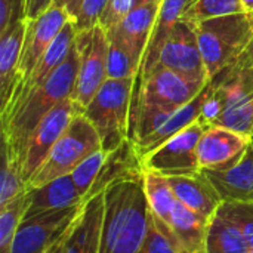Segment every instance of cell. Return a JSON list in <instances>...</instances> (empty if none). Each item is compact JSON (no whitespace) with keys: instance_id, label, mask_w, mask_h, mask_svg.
<instances>
[{"instance_id":"cell-26","label":"cell","mask_w":253,"mask_h":253,"mask_svg":"<svg viewBox=\"0 0 253 253\" xmlns=\"http://www.w3.org/2000/svg\"><path fill=\"white\" fill-rule=\"evenodd\" d=\"M144 187L150 211L165 224L170 225L172 213L178 200L168 178L157 173L144 172Z\"/></svg>"},{"instance_id":"cell-5","label":"cell","mask_w":253,"mask_h":253,"mask_svg":"<svg viewBox=\"0 0 253 253\" xmlns=\"http://www.w3.org/2000/svg\"><path fill=\"white\" fill-rule=\"evenodd\" d=\"M99 150H102V142L93 125L83 113L74 116L44 163L28 182V188L42 187L56 178L71 175L82 162Z\"/></svg>"},{"instance_id":"cell-21","label":"cell","mask_w":253,"mask_h":253,"mask_svg":"<svg viewBox=\"0 0 253 253\" xmlns=\"http://www.w3.org/2000/svg\"><path fill=\"white\" fill-rule=\"evenodd\" d=\"M27 30V21H21L0 36V113L7 107L18 83L19 56Z\"/></svg>"},{"instance_id":"cell-37","label":"cell","mask_w":253,"mask_h":253,"mask_svg":"<svg viewBox=\"0 0 253 253\" xmlns=\"http://www.w3.org/2000/svg\"><path fill=\"white\" fill-rule=\"evenodd\" d=\"M55 0H28L27 1V19L37 18L42 15L47 7L53 4Z\"/></svg>"},{"instance_id":"cell-23","label":"cell","mask_w":253,"mask_h":253,"mask_svg":"<svg viewBox=\"0 0 253 253\" xmlns=\"http://www.w3.org/2000/svg\"><path fill=\"white\" fill-rule=\"evenodd\" d=\"M170 230L185 253H206V236L209 221L176 202Z\"/></svg>"},{"instance_id":"cell-13","label":"cell","mask_w":253,"mask_h":253,"mask_svg":"<svg viewBox=\"0 0 253 253\" xmlns=\"http://www.w3.org/2000/svg\"><path fill=\"white\" fill-rule=\"evenodd\" d=\"M252 139L224 126H206L197 147L202 170H227L237 165Z\"/></svg>"},{"instance_id":"cell-34","label":"cell","mask_w":253,"mask_h":253,"mask_svg":"<svg viewBox=\"0 0 253 253\" xmlns=\"http://www.w3.org/2000/svg\"><path fill=\"white\" fill-rule=\"evenodd\" d=\"M145 1H148V0H110L101 19H99V25L104 30L117 27L136 6H139Z\"/></svg>"},{"instance_id":"cell-15","label":"cell","mask_w":253,"mask_h":253,"mask_svg":"<svg viewBox=\"0 0 253 253\" xmlns=\"http://www.w3.org/2000/svg\"><path fill=\"white\" fill-rule=\"evenodd\" d=\"M76 37H77V30H76V25H74V22L71 19V21H68L65 24L62 31L56 36V39L47 47V50L40 58V61L33 68V71L28 74V77L15 87L13 95H12L7 107L4 108V111L0 113V116H3L7 111H10L12 108H15L31 92H34L37 87H40L44 82H47L50 79V76L55 73V70L70 55V52H71V49H73V46L76 43Z\"/></svg>"},{"instance_id":"cell-1","label":"cell","mask_w":253,"mask_h":253,"mask_svg":"<svg viewBox=\"0 0 253 253\" xmlns=\"http://www.w3.org/2000/svg\"><path fill=\"white\" fill-rule=\"evenodd\" d=\"M79 73V52L74 43L67 59L55 70L47 82L31 92L15 108L0 116L1 144L21 168V159L36 126L59 102L73 96ZM22 173V172H21Z\"/></svg>"},{"instance_id":"cell-6","label":"cell","mask_w":253,"mask_h":253,"mask_svg":"<svg viewBox=\"0 0 253 253\" xmlns=\"http://www.w3.org/2000/svg\"><path fill=\"white\" fill-rule=\"evenodd\" d=\"M209 82L170 68L154 67L135 83L130 117L139 108H153L170 114L199 96Z\"/></svg>"},{"instance_id":"cell-42","label":"cell","mask_w":253,"mask_h":253,"mask_svg":"<svg viewBox=\"0 0 253 253\" xmlns=\"http://www.w3.org/2000/svg\"><path fill=\"white\" fill-rule=\"evenodd\" d=\"M252 147H253V142H252Z\"/></svg>"},{"instance_id":"cell-19","label":"cell","mask_w":253,"mask_h":253,"mask_svg":"<svg viewBox=\"0 0 253 253\" xmlns=\"http://www.w3.org/2000/svg\"><path fill=\"white\" fill-rule=\"evenodd\" d=\"M84 203L80 197L71 175L56 178L42 187L30 188L28 208L24 218L70 209Z\"/></svg>"},{"instance_id":"cell-41","label":"cell","mask_w":253,"mask_h":253,"mask_svg":"<svg viewBox=\"0 0 253 253\" xmlns=\"http://www.w3.org/2000/svg\"><path fill=\"white\" fill-rule=\"evenodd\" d=\"M251 139H252V142H253V129H252V135H251Z\"/></svg>"},{"instance_id":"cell-35","label":"cell","mask_w":253,"mask_h":253,"mask_svg":"<svg viewBox=\"0 0 253 253\" xmlns=\"http://www.w3.org/2000/svg\"><path fill=\"white\" fill-rule=\"evenodd\" d=\"M110 0H83L79 15L73 21L77 31L90 30L99 25V19Z\"/></svg>"},{"instance_id":"cell-12","label":"cell","mask_w":253,"mask_h":253,"mask_svg":"<svg viewBox=\"0 0 253 253\" xmlns=\"http://www.w3.org/2000/svg\"><path fill=\"white\" fill-rule=\"evenodd\" d=\"M104 219V193L84 202L68 230L46 253H99Z\"/></svg>"},{"instance_id":"cell-31","label":"cell","mask_w":253,"mask_h":253,"mask_svg":"<svg viewBox=\"0 0 253 253\" xmlns=\"http://www.w3.org/2000/svg\"><path fill=\"white\" fill-rule=\"evenodd\" d=\"M251 138L253 129V92L230 105L213 123Z\"/></svg>"},{"instance_id":"cell-38","label":"cell","mask_w":253,"mask_h":253,"mask_svg":"<svg viewBox=\"0 0 253 253\" xmlns=\"http://www.w3.org/2000/svg\"><path fill=\"white\" fill-rule=\"evenodd\" d=\"M82 3H83V0H55V1H53V4L62 6V7L68 12V15L71 16L73 21H74L76 16L79 15V10H80V7H82Z\"/></svg>"},{"instance_id":"cell-3","label":"cell","mask_w":253,"mask_h":253,"mask_svg":"<svg viewBox=\"0 0 253 253\" xmlns=\"http://www.w3.org/2000/svg\"><path fill=\"white\" fill-rule=\"evenodd\" d=\"M211 80L222 70L236 64L248 50L253 39V13L208 19L191 25Z\"/></svg>"},{"instance_id":"cell-33","label":"cell","mask_w":253,"mask_h":253,"mask_svg":"<svg viewBox=\"0 0 253 253\" xmlns=\"http://www.w3.org/2000/svg\"><path fill=\"white\" fill-rule=\"evenodd\" d=\"M218 211L240 228L253 253V203L222 202Z\"/></svg>"},{"instance_id":"cell-14","label":"cell","mask_w":253,"mask_h":253,"mask_svg":"<svg viewBox=\"0 0 253 253\" xmlns=\"http://www.w3.org/2000/svg\"><path fill=\"white\" fill-rule=\"evenodd\" d=\"M154 67L170 68L206 82L211 80L199 47L197 36L193 27L182 21L175 25L172 34L163 44Z\"/></svg>"},{"instance_id":"cell-17","label":"cell","mask_w":253,"mask_h":253,"mask_svg":"<svg viewBox=\"0 0 253 253\" xmlns=\"http://www.w3.org/2000/svg\"><path fill=\"white\" fill-rule=\"evenodd\" d=\"M222 202L253 203V147L246 150L237 165L227 170H203Z\"/></svg>"},{"instance_id":"cell-30","label":"cell","mask_w":253,"mask_h":253,"mask_svg":"<svg viewBox=\"0 0 253 253\" xmlns=\"http://www.w3.org/2000/svg\"><path fill=\"white\" fill-rule=\"evenodd\" d=\"M1 176H0V209L7 203L28 191V184L24 181L18 162L10 156L1 144Z\"/></svg>"},{"instance_id":"cell-39","label":"cell","mask_w":253,"mask_h":253,"mask_svg":"<svg viewBox=\"0 0 253 253\" xmlns=\"http://www.w3.org/2000/svg\"><path fill=\"white\" fill-rule=\"evenodd\" d=\"M242 3H243L245 12H251V13H253V0H242Z\"/></svg>"},{"instance_id":"cell-20","label":"cell","mask_w":253,"mask_h":253,"mask_svg":"<svg viewBox=\"0 0 253 253\" xmlns=\"http://www.w3.org/2000/svg\"><path fill=\"white\" fill-rule=\"evenodd\" d=\"M162 1L163 0H148L136 6L117 27H113L117 30V33L125 40L127 47L132 50L133 56L139 62V68H141V62H142L145 49L148 46Z\"/></svg>"},{"instance_id":"cell-29","label":"cell","mask_w":253,"mask_h":253,"mask_svg":"<svg viewBox=\"0 0 253 253\" xmlns=\"http://www.w3.org/2000/svg\"><path fill=\"white\" fill-rule=\"evenodd\" d=\"M138 253H185L178 243L168 224L159 219L150 211V222L145 239Z\"/></svg>"},{"instance_id":"cell-40","label":"cell","mask_w":253,"mask_h":253,"mask_svg":"<svg viewBox=\"0 0 253 253\" xmlns=\"http://www.w3.org/2000/svg\"><path fill=\"white\" fill-rule=\"evenodd\" d=\"M246 55H248V58L251 59V62L253 64V39L252 42H251V44H249V47H248V50H246Z\"/></svg>"},{"instance_id":"cell-7","label":"cell","mask_w":253,"mask_h":253,"mask_svg":"<svg viewBox=\"0 0 253 253\" xmlns=\"http://www.w3.org/2000/svg\"><path fill=\"white\" fill-rule=\"evenodd\" d=\"M205 129L206 125L197 120L151 153L142 156L141 165L144 172L157 173L165 178L200 173L202 168L199 163L197 147Z\"/></svg>"},{"instance_id":"cell-18","label":"cell","mask_w":253,"mask_h":253,"mask_svg":"<svg viewBox=\"0 0 253 253\" xmlns=\"http://www.w3.org/2000/svg\"><path fill=\"white\" fill-rule=\"evenodd\" d=\"M211 87H212V83L209 82L206 84V87L199 93V96H196L191 102L181 107L179 110L173 111L153 133H150L144 139L135 142L133 145H135L138 156L142 157V156L151 153L153 150H156L157 147L165 144L168 139H170L172 136H175L176 133H179L190 125L196 123L197 120H200L203 105L211 93Z\"/></svg>"},{"instance_id":"cell-11","label":"cell","mask_w":253,"mask_h":253,"mask_svg":"<svg viewBox=\"0 0 253 253\" xmlns=\"http://www.w3.org/2000/svg\"><path fill=\"white\" fill-rule=\"evenodd\" d=\"M68 21H71V16L62 6L58 4H52L37 18L27 19L16 86L28 77V74L33 71V68L37 65L40 58L44 55L47 47L62 31Z\"/></svg>"},{"instance_id":"cell-8","label":"cell","mask_w":253,"mask_h":253,"mask_svg":"<svg viewBox=\"0 0 253 253\" xmlns=\"http://www.w3.org/2000/svg\"><path fill=\"white\" fill-rule=\"evenodd\" d=\"M76 46L79 52V73L71 98L82 110H84L108 79L107 31L101 25L77 31Z\"/></svg>"},{"instance_id":"cell-36","label":"cell","mask_w":253,"mask_h":253,"mask_svg":"<svg viewBox=\"0 0 253 253\" xmlns=\"http://www.w3.org/2000/svg\"><path fill=\"white\" fill-rule=\"evenodd\" d=\"M28 0H0V36L21 21H27Z\"/></svg>"},{"instance_id":"cell-25","label":"cell","mask_w":253,"mask_h":253,"mask_svg":"<svg viewBox=\"0 0 253 253\" xmlns=\"http://www.w3.org/2000/svg\"><path fill=\"white\" fill-rule=\"evenodd\" d=\"M108 36V58L107 73L108 79H135L139 74V62L120 37L116 28L105 30Z\"/></svg>"},{"instance_id":"cell-27","label":"cell","mask_w":253,"mask_h":253,"mask_svg":"<svg viewBox=\"0 0 253 253\" xmlns=\"http://www.w3.org/2000/svg\"><path fill=\"white\" fill-rule=\"evenodd\" d=\"M242 12H245L242 0H193L184 10L179 21L194 25L208 19Z\"/></svg>"},{"instance_id":"cell-10","label":"cell","mask_w":253,"mask_h":253,"mask_svg":"<svg viewBox=\"0 0 253 253\" xmlns=\"http://www.w3.org/2000/svg\"><path fill=\"white\" fill-rule=\"evenodd\" d=\"M84 203L24 218L18 227L12 253H46L49 248L68 230Z\"/></svg>"},{"instance_id":"cell-16","label":"cell","mask_w":253,"mask_h":253,"mask_svg":"<svg viewBox=\"0 0 253 253\" xmlns=\"http://www.w3.org/2000/svg\"><path fill=\"white\" fill-rule=\"evenodd\" d=\"M175 197L190 211L211 221L218 212L222 199L209 178L202 170L191 176H172L168 178Z\"/></svg>"},{"instance_id":"cell-2","label":"cell","mask_w":253,"mask_h":253,"mask_svg":"<svg viewBox=\"0 0 253 253\" xmlns=\"http://www.w3.org/2000/svg\"><path fill=\"white\" fill-rule=\"evenodd\" d=\"M150 222L144 176L125 179L104 191L99 253H138Z\"/></svg>"},{"instance_id":"cell-4","label":"cell","mask_w":253,"mask_h":253,"mask_svg":"<svg viewBox=\"0 0 253 253\" xmlns=\"http://www.w3.org/2000/svg\"><path fill=\"white\" fill-rule=\"evenodd\" d=\"M133 87L135 79H107L83 110L84 117L99 133L105 153L129 139Z\"/></svg>"},{"instance_id":"cell-9","label":"cell","mask_w":253,"mask_h":253,"mask_svg":"<svg viewBox=\"0 0 253 253\" xmlns=\"http://www.w3.org/2000/svg\"><path fill=\"white\" fill-rule=\"evenodd\" d=\"M80 113H83V110L70 96L59 102L52 111H49L40 120V123L33 130L31 136L28 138V142L21 159V172L27 184L44 163L50 150L61 138V135L65 132L70 122L74 119V116Z\"/></svg>"},{"instance_id":"cell-22","label":"cell","mask_w":253,"mask_h":253,"mask_svg":"<svg viewBox=\"0 0 253 253\" xmlns=\"http://www.w3.org/2000/svg\"><path fill=\"white\" fill-rule=\"evenodd\" d=\"M193 0H163L159 15L156 18L154 22V28L148 42V46L145 49L142 62H141V68H139V74L135 80L139 82L147 73H150L153 70V67L157 62V58L160 55V50L163 47V44L166 43V40L169 39V36L172 34L175 25L179 22L184 10L187 9V6L191 3Z\"/></svg>"},{"instance_id":"cell-32","label":"cell","mask_w":253,"mask_h":253,"mask_svg":"<svg viewBox=\"0 0 253 253\" xmlns=\"http://www.w3.org/2000/svg\"><path fill=\"white\" fill-rule=\"evenodd\" d=\"M105 157H107V153L104 150H99V151L93 153L92 156H89L84 162H82L71 172V178H73L76 188H77L80 197L83 199V202L90 199L92 188L98 179V175L105 162Z\"/></svg>"},{"instance_id":"cell-28","label":"cell","mask_w":253,"mask_h":253,"mask_svg":"<svg viewBox=\"0 0 253 253\" xmlns=\"http://www.w3.org/2000/svg\"><path fill=\"white\" fill-rule=\"evenodd\" d=\"M28 191L0 209V253H12L18 227L28 208Z\"/></svg>"},{"instance_id":"cell-24","label":"cell","mask_w":253,"mask_h":253,"mask_svg":"<svg viewBox=\"0 0 253 253\" xmlns=\"http://www.w3.org/2000/svg\"><path fill=\"white\" fill-rule=\"evenodd\" d=\"M206 253H252L240 228L219 211L209 221Z\"/></svg>"}]
</instances>
